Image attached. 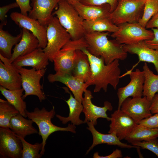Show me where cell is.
I'll list each match as a JSON object with an SVG mask.
<instances>
[{"label":"cell","instance_id":"obj_37","mask_svg":"<svg viewBox=\"0 0 158 158\" xmlns=\"http://www.w3.org/2000/svg\"><path fill=\"white\" fill-rule=\"evenodd\" d=\"M18 7L16 2L0 7V26L3 27L6 25L7 21L6 14L8 11L11 9Z\"/></svg>","mask_w":158,"mask_h":158},{"label":"cell","instance_id":"obj_43","mask_svg":"<svg viewBox=\"0 0 158 158\" xmlns=\"http://www.w3.org/2000/svg\"><path fill=\"white\" fill-rule=\"evenodd\" d=\"M150 109L152 114L158 113V92L155 95L151 102Z\"/></svg>","mask_w":158,"mask_h":158},{"label":"cell","instance_id":"obj_44","mask_svg":"<svg viewBox=\"0 0 158 158\" xmlns=\"http://www.w3.org/2000/svg\"><path fill=\"white\" fill-rule=\"evenodd\" d=\"M69 4H71L73 3L79 1L80 0H64Z\"/></svg>","mask_w":158,"mask_h":158},{"label":"cell","instance_id":"obj_38","mask_svg":"<svg viewBox=\"0 0 158 158\" xmlns=\"http://www.w3.org/2000/svg\"><path fill=\"white\" fill-rule=\"evenodd\" d=\"M137 124L150 128L158 129V113L142 120Z\"/></svg>","mask_w":158,"mask_h":158},{"label":"cell","instance_id":"obj_41","mask_svg":"<svg viewBox=\"0 0 158 158\" xmlns=\"http://www.w3.org/2000/svg\"><path fill=\"white\" fill-rule=\"evenodd\" d=\"M123 157L121 151L118 149H116L110 154L106 156H100L99 155L98 152H95L93 157L94 158H120Z\"/></svg>","mask_w":158,"mask_h":158},{"label":"cell","instance_id":"obj_35","mask_svg":"<svg viewBox=\"0 0 158 158\" xmlns=\"http://www.w3.org/2000/svg\"><path fill=\"white\" fill-rule=\"evenodd\" d=\"M131 145L150 151L158 157V140L157 138L131 143Z\"/></svg>","mask_w":158,"mask_h":158},{"label":"cell","instance_id":"obj_17","mask_svg":"<svg viewBox=\"0 0 158 158\" xmlns=\"http://www.w3.org/2000/svg\"><path fill=\"white\" fill-rule=\"evenodd\" d=\"M110 121L108 133L115 132L120 140L125 139L137 124L121 109H117L111 114Z\"/></svg>","mask_w":158,"mask_h":158},{"label":"cell","instance_id":"obj_14","mask_svg":"<svg viewBox=\"0 0 158 158\" xmlns=\"http://www.w3.org/2000/svg\"><path fill=\"white\" fill-rule=\"evenodd\" d=\"M93 97L90 90L87 89L84 91V97L82 102L83 107V112L85 116L84 123L92 121L95 126L97 124V119L100 118L110 121L111 117L108 116L106 112L108 110L111 111L113 109L111 103L106 101L103 107H99L92 103L91 99Z\"/></svg>","mask_w":158,"mask_h":158},{"label":"cell","instance_id":"obj_29","mask_svg":"<svg viewBox=\"0 0 158 158\" xmlns=\"http://www.w3.org/2000/svg\"><path fill=\"white\" fill-rule=\"evenodd\" d=\"M145 80L142 96H145L151 102L155 95L158 92V75L154 73L145 62L143 66Z\"/></svg>","mask_w":158,"mask_h":158},{"label":"cell","instance_id":"obj_16","mask_svg":"<svg viewBox=\"0 0 158 158\" xmlns=\"http://www.w3.org/2000/svg\"><path fill=\"white\" fill-rule=\"evenodd\" d=\"M47 78L50 83L59 82L65 85L72 92L74 97L82 102L83 94L88 87L83 80L72 74L64 72L50 74Z\"/></svg>","mask_w":158,"mask_h":158},{"label":"cell","instance_id":"obj_21","mask_svg":"<svg viewBox=\"0 0 158 158\" xmlns=\"http://www.w3.org/2000/svg\"><path fill=\"white\" fill-rule=\"evenodd\" d=\"M49 61L43 49L38 48L29 54L17 58L12 64L16 67L29 66L38 70L46 68Z\"/></svg>","mask_w":158,"mask_h":158},{"label":"cell","instance_id":"obj_42","mask_svg":"<svg viewBox=\"0 0 158 158\" xmlns=\"http://www.w3.org/2000/svg\"><path fill=\"white\" fill-rule=\"evenodd\" d=\"M145 28L146 29L155 28L158 29V12L148 22Z\"/></svg>","mask_w":158,"mask_h":158},{"label":"cell","instance_id":"obj_20","mask_svg":"<svg viewBox=\"0 0 158 158\" xmlns=\"http://www.w3.org/2000/svg\"><path fill=\"white\" fill-rule=\"evenodd\" d=\"M88 127L87 128L91 132L93 137V142L91 146L87 150L86 154L88 153L96 146L102 144H106L108 145H117L121 148H131L139 147L124 143L121 142L117 137L115 132L104 134L97 131L94 127V123L92 121L87 123Z\"/></svg>","mask_w":158,"mask_h":158},{"label":"cell","instance_id":"obj_28","mask_svg":"<svg viewBox=\"0 0 158 158\" xmlns=\"http://www.w3.org/2000/svg\"><path fill=\"white\" fill-rule=\"evenodd\" d=\"M158 138V129L148 128L137 124L125 139L131 143L147 141Z\"/></svg>","mask_w":158,"mask_h":158},{"label":"cell","instance_id":"obj_39","mask_svg":"<svg viewBox=\"0 0 158 158\" xmlns=\"http://www.w3.org/2000/svg\"><path fill=\"white\" fill-rule=\"evenodd\" d=\"M22 14L28 16V13L31 10L32 7L30 4V0H16Z\"/></svg>","mask_w":158,"mask_h":158},{"label":"cell","instance_id":"obj_23","mask_svg":"<svg viewBox=\"0 0 158 158\" xmlns=\"http://www.w3.org/2000/svg\"><path fill=\"white\" fill-rule=\"evenodd\" d=\"M22 31L21 38L15 45L9 59L12 63L17 58L29 54L39 48V42L36 37L25 28H22Z\"/></svg>","mask_w":158,"mask_h":158},{"label":"cell","instance_id":"obj_2","mask_svg":"<svg viewBox=\"0 0 158 158\" xmlns=\"http://www.w3.org/2000/svg\"><path fill=\"white\" fill-rule=\"evenodd\" d=\"M109 34L108 32H96L85 33L84 36L88 44L87 50L92 54L102 57L106 64L116 59L124 60L128 55L123 48L124 44L115 40H109Z\"/></svg>","mask_w":158,"mask_h":158},{"label":"cell","instance_id":"obj_30","mask_svg":"<svg viewBox=\"0 0 158 158\" xmlns=\"http://www.w3.org/2000/svg\"><path fill=\"white\" fill-rule=\"evenodd\" d=\"M0 91L1 94L19 111L20 114L25 118L27 117L26 114V103L22 98L24 91L23 88L9 90L0 86Z\"/></svg>","mask_w":158,"mask_h":158},{"label":"cell","instance_id":"obj_1","mask_svg":"<svg viewBox=\"0 0 158 158\" xmlns=\"http://www.w3.org/2000/svg\"><path fill=\"white\" fill-rule=\"evenodd\" d=\"M81 50L87 56L91 68L90 78L85 83L87 87L95 85L94 92H99L102 89L106 92L109 85L116 90L120 78L119 60L116 59L106 64L102 57L92 54L86 48Z\"/></svg>","mask_w":158,"mask_h":158},{"label":"cell","instance_id":"obj_4","mask_svg":"<svg viewBox=\"0 0 158 158\" xmlns=\"http://www.w3.org/2000/svg\"><path fill=\"white\" fill-rule=\"evenodd\" d=\"M58 6L53 14L56 15L61 25L69 33L71 40H77L84 37V20L73 6L64 0H60Z\"/></svg>","mask_w":158,"mask_h":158},{"label":"cell","instance_id":"obj_34","mask_svg":"<svg viewBox=\"0 0 158 158\" xmlns=\"http://www.w3.org/2000/svg\"><path fill=\"white\" fill-rule=\"evenodd\" d=\"M158 12V0H147L145 2L143 14L138 23L145 28L151 18Z\"/></svg>","mask_w":158,"mask_h":158},{"label":"cell","instance_id":"obj_12","mask_svg":"<svg viewBox=\"0 0 158 158\" xmlns=\"http://www.w3.org/2000/svg\"><path fill=\"white\" fill-rule=\"evenodd\" d=\"M151 102L145 96L128 97L123 102L120 109L138 123L142 120L152 115L150 109Z\"/></svg>","mask_w":158,"mask_h":158},{"label":"cell","instance_id":"obj_10","mask_svg":"<svg viewBox=\"0 0 158 158\" xmlns=\"http://www.w3.org/2000/svg\"><path fill=\"white\" fill-rule=\"evenodd\" d=\"M128 75L130 78L129 83L124 87L119 88L117 92L118 98V109H120L121 105L128 97H141L142 96L143 85L145 80L144 73L139 69L134 71L126 72L120 78Z\"/></svg>","mask_w":158,"mask_h":158},{"label":"cell","instance_id":"obj_40","mask_svg":"<svg viewBox=\"0 0 158 158\" xmlns=\"http://www.w3.org/2000/svg\"><path fill=\"white\" fill-rule=\"evenodd\" d=\"M153 32L154 38L150 40L145 41L146 45L150 48L153 49H158V29L154 28L151 29Z\"/></svg>","mask_w":158,"mask_h":158},{"label":"cell","instance_id":"obj_27","mask_svg":"<svg viewBox=\"0 0 158 158\" xmlns=\"http://www.w3.org/2000/svg\"><path fill=\"white\" fill-rule=\"evenodd\" d=\"M83 26L85 33L105 32L113 33L117 31L118 28L117 25L111 22L109 18L91 20H84Z\"/></svg>","mask_w":158,"mask_h":158},{"label":"cell","instance_id":"obj_26","mask_svg":"<svg viewBox=\"0 0 158 158\" xmlns=\"http://www.w3.org/2000/svg\"><path fill=\"white\" fill-rule=\"evenodd\" d=\"M65 101L69 108L68 116L64 117L59 114H56V117L64 124L70 121L75 125H79L84 123V121L80 119V115L82 112H83V109L82 102L73 97L71 93L69 98Z\"/></svg>","mask_w":158,"mask_h":158},{"label":"cell","instance_id":"obj_9","mask_svg":"<svg viewBox=\"0 0 158 158\" xmlns=\"http://www.w3.org/2000/svg\"><path fill=\"white\" fill-rule=\"evenodd\" d=\"M16 67L21 75L22 87L25 91L23 99L33 95L37 96L40 102L45 99L40 80L46 73V68L37 70L33 68L28 69L23 67Z\"/></svg>","mask_w":158,"mask_h":158},{"label":"cell","instance_id":"obj_22","mask_svg":"<svg viewBox=\"0 0 158 158\" xmlns=\"http://www.w3.org/2000/svg\"><path fill=\"white\" fill-rule=\"evenodd\" d=\"M72 4L84 20H91L104 18H109L111 7L108 4L99 6H87L79 1Z\"/></svg>","mask_w":158,"mask_h":158},{"label":"cell","instance_id":"obj_8","mask_svg":"<svg viewBox=\"0 0 158 158\" xmlns=\"http://www.w3.org/2000/svg\"><path fill=\"white\" fill-rule=\"evenodd\" d=\"M117 26L118 30L112 33L111 37L119 43L130 44L151 40L154 37L153 32L141 25L138 22L125 23Z\"/></svg>","mask_w":158,"mask_h":158},{"label":"cell","instance_id":"obj_7","mask_svg":"<svg viewBox=\"0 0 158 158\" xmlns=\"http://www.w3.org/2000/svg\"><path fill=\"white\" fill-rule=\"evenodd\" d=\"M87 46L84 37L76 40H71L68 42L53 59L54 70L56 72L72 74L76 50L87 48Z\"/></svg>","mask_w":158,"mask_h":158},{"label":"cell","instance_id":"obj_5","mask_svg":"<svg viewBox=\"0 0 158 158\" xmlns=\"http://www.w3.org/2000/svg\"><path fill=\"white\" fill-rule=\"evenodd\" d=\"M45 27L47 43L43 50L49 61L53 62L63 47L71 40L70 35L61 24L58 19L53 15Z\"/></svg>","mask_w":158,"mask_h":158},{"label":"cell","instance_id":"obj_19","mask_svg":"<svg viewBox=\"0 0 158 158\" xmlns=\"http://www.w3.org/2000/svg\"><path fill=\"white\" fill-rule=\"evenodd\" d=\"M32 7L28 16L45 26L52 16L53 9L60 0H31Z\"/></svg>","mask_w":158,"mask_h":158},{"label":"cell","instance_id":"obj_36","mask_svg":"<svg viewBox=\"0 0 158 158\" xmlns=\"http://www.w3.org/2000/svg\"><path fill=\"white\" fill-rule=\"evenodd\" d=\"M119 0H80L82 4L87 6H99L104 4H109L111 7V13L116 8Z\"/></svg>","mask_w":158,"mask_h":158},{"label":"cell","instance_id":"obj_18","mask_svg":"<svg viewBox=\"0 0 158 158\" xmlns=\"http://www.w3.org/2000/svg\"><path fill=\"white\" fill-rule=\"evenodd\" d=\"M123 48L127 53L136 54L139 59L138 62L133 66L131 69L127 71H132L136 66L142 61L153 63L158 75V49H153L149 47L145 41L131 44H124Z\"/></svg>","mask_w":158,"mask_h":158},{"label":"cell","instance_id":"obj_25","mask_svg":"<svg viewBox=\"0 0 158 158\" xmlns=\"http://www.w3.org/2000/svg\"><path fill=\"white\" fill-rule=\"evenodd\" d=\"M91 74L87 56L81 50H76L72 74L86 83L90 79Z\"/></svg>","mask_w":158,"mask_h":158},{"label":"cell","instance_id":"obj_3","mask_svg":"<svg viewBox=\"0 0 158 158\" xmlns=\"http://www.w3.org/2000/svg\"><path fill=\"white\" fill-rule=\"evenodd\" d=\"M27 117L33 121L38 126L39 131L38 134L42 139V147L40 154L42 155L45 152V146L46 141L49 136L53 133L57 131H70L73 133H76L75 125L68 124L66 127L56 126L51 122V119L56 114L54 106L49 111L44 107L40 109L35 108L33 111H26Z\"/></svg>","mask_w":158,"mask_h":158},{"label":"cell","instance_id":"obj_13","mask_svg":"<svg viewBox=\"0 0 158 158\" xmlns=\"http://www.w3.org/2000/svg\"><path fill=\"white\" fill-rule=\"evenodd\" d=\"M10 17L20 28L27 29L36 37L39 42V48L44 49L46 47L47 40L45 26L38 20L21 13L13 12L11 14Z\"/></svg>","mask_w":158,"mask_h":158},{"label":"cell","instance_id":"obj_33","mask_svg":"<svg viewBox=\"0 0 158 158\" xmlns=\"http://www.w3.org/2000/svg\"><path fill=\"white\" fill-rule=\"evenodd\" d=\"M18 136L20 139L22 145V158H40L42 157V155L40 154V151L42 149V142L31 144L26 141L24 138Z\"/></svg>","mask_w":158,"mask_h":158},{"label":"cell","instance_id":"obj_6","mask_svg":"<svg viewBox=\"0 0 158 158\" xmlns=\"http://www.w3.org/2000/svg\"><path fill=\"white\" fill-rule=\"evenodd\" d=\"M147 0H119L109 18L115 25L138 22Z\"/></svg>","mask_w":158,"mask_h":158},{"label":"cell","instance_id":"obj_15","mask_svg":"<svg viewBox=\"0 0 158 158\" xmlns=\"http://www.w3.org/2000/svg\"><path fill=\"white\" fill-rule=\"evenodd\" d=\"M0 85L9 90L21 88V75L10 59L0 54Z\"/></svg>","mask_w":158,"mask_h":158},{"label":"cell","instance_id":"obj_11","mask_svg":"<svg viewBox=\"0 0 158 158\" xmlns=\"http://www.w3.org/2000/svg\"><path fill=\"white\" fill-rule=\"evenodd\" d=\"M22 145L17 135L9 128H0V157L22 158Z\"/></svg>","mask_w":158,"mask_h":158},{"label":"cell","instance_id":"obj_24","mask_svg":"<svg viewBox=\"0 0 158 158\" xmlns=\"http://www.w3.org/2000/svg\"><path fill=\"white\" fill-rule=\"evenodd\" d=\"M25 118L20 113L13 117L10 122V129L16 135L24 138L27 135L38 133L32 126L33 121Z\"/></svg>","mask_w":158,"mask_h":158},{"label":"cell","instance_id":"obj_31","mask_svg":"<svg viewBox=\"0 0 158 158\" xmlns=\"http://www.w3.org/2000/svg\"><path fill=\"white\" fill-rule=\"evenodd\" d=\"M0 26V54L10 59L11 57V50L13 46L20 41L22 35V31L17 36H13Z\"/></svg>","mask_w":158,"mask_h":158},{"label":"cell","instance_id":"obj_32","mask_svg":"<svg viewBox=\"0 0 158 158\" xmlns=\"http://www.w3.org/2000/svg\"><path fill=\"white\" fill-rule=\"evenodd\" d=\"M19 113L7 100L0 99V127L9 128L11 118Z\"/></svg>","mask_w":158,"mask_h":158}]
</instances>
